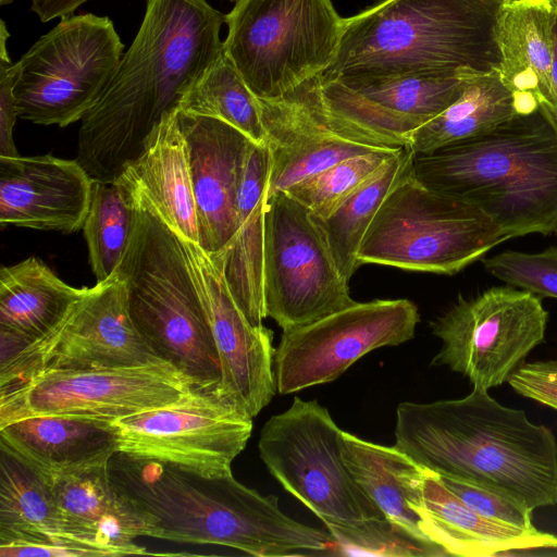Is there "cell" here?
Masks as SVG:
<instances>
[{
	"label": "cell",
	"mask_w": 557,
	"mask_h": 557,
	"mask_svg": "<svg viewBox=\"0 0 557 557\" xmlns=\"http://www.w3.org/2000/svg\"><path fill=\"white\" fill-rule=\"evenodd\" d=\"M225 24V53L259 99L274 100L324 73L344 17L331 0H237Z\"/></svg>",
	"instance_id": "ba28073f"
},
{
	"label": "cell",
	"mask_w": 557,
	"mask_h": 557,
	"mask_svg": "<svg viewBox=\"0 0 557 557\" xmlns=\"http://www.w3.org/2000/svg\"><path fill=\"white\" fill-rule=\"evenodd\" d=\"M504 0H380L344 18L324 78L498 70Z\"/></svg>",
	"instance_id": "5b68a950"
},
{
	"label": "cell",
	"mask_w": 557,
	"mask_h": 557,
	"mask_svg": "<svg viewBox=\"0 0 557 557\" xmlns=\"http://www.w3.org/2000/svg\"><path fill=\"white\" fill-rule=\"evenodd\" d=\"M183 243L221 362L220 392L253 418L276 391L273 333L250 323L231 294L220 262L199 244Z\"/></svg>",
	"instance_id": "ac0fdd59"
},
{
	"label": "cell",
	"mask_w": 557,
	"mask_h": 557,
	"mask_svg": "<svg viewBox=\"0 0 557 557\" xmlns=\"http://www.w3.org/2000/svg\"><path fill=\"white\" fill-rule=\"evenodd\" d=\"M228 1H231V2H234V1H235V2H236L237 0H228Z\"/></svg>",
	"instance_id": "f6af8a7d"
},
{
	"label": "cell",
	"mask_w": 557,
	"mask_h": 557,
	"mask_svg": "<svg viewBox=\"0 0 557 557\" xmlns=\"http://www.w3.org/2000/svg\"><path fill=\"white\" fill-rule=\"evenodd\" d=\"M342 445L346 466L384 517L432 542L424 534L422 520L428 469L395 446L368 442L345 431Z\"/></svg>",
	"instance_id": "83f0119b"
},
{
	"label": "cell",
	"mask_w": 557,
	"mask_h": 557,
	"mask_svg": "<svg viewBox=\"0 0 557 557\" xmlns=\"http://www.w3.org/2000/svg\"><path fill=\"white\" fill-rule=\"evenodd\" d=\"M178 110V109H177ZM177 110L165 116L143 152L116 178L185 240L199 243L186 139Z\"/></svg>",
	"instance_id": "603a6c76"
},
{
	"label": "cell",
	"mask_w": 557,
	"mask_h": 557,
	"mask_svg": "<svg viewBox=\"0 0 557 557\" xmlns=\"http://www.w3.org/2000/svg\"><path fill=\"white\" fill-rule=\"evenodd\" d=\"M548 312L540 296L494 286L458 299L432 323L442 346L431 366H445L488 391L510 374L545 337Z\"/></svg>",
	"instance_id": "8fae6325"
},
{
	"label": "cell",
	"mask_w": 557,
	"mask_h": 557,
	"mask_svg": "<svg viewBox=\"0 0 557 557\" xmlns=\"http://www.w3.org/2000/svg\"><path fill=\"white\" fill-rule=\"evenodd\" d=\"M412 158L408 147L401 148L329 216L320 219L312 214L338 271L348 282L359 267L357 253L367 230L388 194L411 172Z\"/></svg>",
	"instance_id": "1f68e13d"
},
{
	"label": "cell",
	"mask_w": 557,
	"mask_h": 557,
	"mask_svg": "<svg viewBox=\"0 0 557 557\" xmlns=\"http://www.w3.org/2000/svg\"><path fill=\"white\" fill-rule=\"evenodd\" d=\"M88 0H32L30 11L34 12L42 23L54 18H62L73 13Z\"/></svg>",
	"instance_id": "60d3db41"
},
{
	"label": "cell",
	"mask_w": 557,
	"mask_h": 557,
	"mask_svg": "<svg viewBox=\"0 0 557 557\" xmlns=\"http://www.w3.org/2000/svg\"><path fill=\"white\" fill-rule=\"evenodd\" d=\"M443 484L459 499L479 515L522 529H534L532 511L528 505L493 488L449 478L441 476Z\"/></svg>",
	"instance_id": "74e56055"
},
{
	"label": "cell",
	"mask_w": 557,
	"mask_h": 557,
	"mask_svg": "<svg viewBox=\"0 0 557 557\" xmlns=\"http://www.w3.org/2000/svg\"><path fill=\"white\" fill-rule=\"evenodd\" d=\"M135 201L133 234L115 271L132 320L161 360L199 388L219 391L221 362L183 239L149 206Z\"/></svg>",
	"instance_id": "8992f818"
},
{
	"label": "cell",
	"mask_w": 557,
	"mask_h": 557,
	"mask_svg": "<svg viewBox=\"0 0 557 557\" xmlns=\"http://www.w3.org/2000/svg\"><path fill=\"white\" fill-rule=\"evenodd\" d=\"M271 158L268 146L253 144L245 166L237 202V224L220 262L235 301L255 326L267 318L263 294L265 208Z\"/></svg>",
	"instance_id": "d4e9b609"
},
{
	"label": "cell",
	"mask_w": 557,
	"mask_h": 557,
	"mask_svg": "<svg viewBox=\"0 0 557 557\" xmlns=\"http://www.w3.org/2000/svg\"><path fill=\"white\" fill-rule=\"evenodd\" d=\"M53 536L75 537L48 480L0 446V542Z\"/></svg>",
	"instance_id": "4dcf8cb0"
},
{
	"label": "cell",
	"mask_w": 557,
	"mask_h": 557,
	"mask_svg": "<svg viewBox=\"0 0 557 557\" xmlns=\"http://www.w3.org/2000/svg\"><path fill=\"white\" fill-rule=\"evenodd\" d=\"M13 0H0V5H8L12 2Z\"/></svg>",
	"instance_id": "7bdbcfd3"
},
{
	"label": "cell",
	"mask_w": 557,
	"mask_h": 557,
	"mask_svg": "<svg viewBox=\"0 0 557 557\" xmlns=\"http://www.w3.org/2000/svg\"><path fill=\"white\" fill-rule=\"evenodd\" d=\"M412 175L463 200L508 239L557 226V122L542 106L471 139L413 153Z\"/></svg>",
	"instance_id": "277c9868"
},
{
	"label": "cell",
	"mask_w": 557,
	"mask_h": 557,
	"mask_svg": "<svg viewBox=\"0 0 557 557\" xmlns=\"http://www.w3.org/2000/svg\"><path fill=\"white\" fill-rule=\"evenodd\" d=\"M552 104L547 110L557 122V9L553 29Z\"/></svg>",
	"instance_id": "b9f144b4"
},
{
	"label": "cell",
	"mask_w": 557,
	"mask_h": 557,
	"mask_svg": "<svg viewBox=\"0 0 557 557\" xmlns=\"http://www.w3.org/2000/svg\"><path fill=\"white\" fill-rule=\"evenodd\" d=\"M136 210L131 190L121 181H94L82 230L97 282L115 274L133 234Z\"/></svg>",
	"instance_id": "836d02e7"
},
{
	"label": "cell",
	"mask_w": 557,
	"mask_h": 557,
	"mask_svg": "<svg viewBox=\"0 0 557 557\" xmlns=\"http://www.w3.org/2000/svg\"><path fill=\"white\" fill-rule=\"evenodd\" d=\"M177 120L188 148L198 244L218 256L236 230L239 188L255 143L218 119L177 110Z\"/></svg>",
	"instance_id": "ffe728a7"
},
{
	"label": "cell",
	"mask_w": 557,
	"mask_h": 557,
	"mask_svg": "<svg viewBox=\"0 0 557 557\" xmlns=\"http://www.w3.org/2000/svg\"><path fill=\"white\" fill-rule=\"evenodd\" d=\"M323 523L332 537L333 555L336 556H448L437 544L417 537L387 518Z\"/></svg>",
	"instance_id": "d590c367"
},
{
	"label": "cell",
	"mask_w": 557,
	"mask_h": 557,
	"mask_svg": "<svg viewBox=\"0 0 557 557\" xmlns=\"http://www.w3.org/2000/svg\"><path fill=\"white\" fill-rule=\"evenodd\" d=\"M471 71L420 72L391 76H320L331 110L401 147L409 135L461 95Z\"/></svg>",
	"instance_id": "d6986e66"
},
{
	"label": "cell",
	"mask_w": 557,
	"mask_h": 557,
	"mask_svg": "<svg viewBox=\"0 0 557 557\" xmlns=\"http://www.w3.org/2000/svg\"><path fill=\"white\" fill-rule=\"evenodd\" d=\"M41 260L29 257L0 270V331L28 344L58 326L85 296Z\"/></svg>",
	"instance_id": "f1b7e54d"
},
{
	"label": "cell",
	"mask_w": 557,
	"mask_h": 557,
	"mask_svg": "<svg viewBox=\"0 0 557 557\" xmlns=\"http://www.w3.org/2000/svg\"><path fill=\"white\" fill-rule=\"evenodd\" d=\"M420 466L509 495L533 510L557 504V440L486 389L463 398L404 401L395 445Z\"/></svg>",
	"instance_id": "7a4b0ae2"
},
{
	"label": "cell",
	"mask_w": 557,
	"mask_h": 557,
	"mask_svg": "<svg viewBox=\"0 0 557 557\" xmlns=\"http://www.w3.org/2000/svg\"><path fill=\"white\" fill-rule=\"evenodd\" d=\"M482 262L491 275L507 285L557 298V247L534 253L505 250Z\"/></svg>",
	"instance_id": "8d00e7d4"
},
{
	"label": "cell",
	"mask_w": 557,
	"mask_h": 557,
	"mask_svg": "<svg viewBox=\"0 0 557 557\" xmlns=\"http://www.w3.org/2000/svg\"><path fill=\"white\" fill-rule=\"evenodd\" d=\"M109 468L149 537L222 545L256 557L333 555L327 531L289 518L276 496L247 487L233 473L207 476L119 451Z\"/></svg>",
	"instance_id": "3957f363"
},
{
	"label": "cell",
	"mask_w": 557,
	"mask_h": 557,
	"mask_svg": "<svg viewBox=\"0 0 557 557\" xmlns=\"http://www.w3.org/2000/svg\"><path fill=\"white\" fill-rule=\"evenodd\" d=\"M263 294L267 317L283 331L356 302L311 211L285 191L265 208Z\"/></svg>",
	"instance_id": "7c38bea8"
},
{
	"label": "cell",
	"mask_w": 557,
	"mask_h": 557,
	"mask_svg": "<svg viewBox=\"0 0 557 557\" xmlns=\"http://www.w3.org/2000/svg\"><path fill=\"white\" fill-rule=\"evenodd\" d=\"M342 434L327 408L296 396L264 423L258 449L273 478L322 522L385 518L346 466Z\"/></svg>",
	"instance_id": "30bf717a"
},
{
	"label": "cell",
	"mask_w": 557,
	"mask_h": 557,
	"mask_svg": "<svg viewBox=\"0 0 557 557\" xmlns=\"http://www.w3.org/2000/svg\"><path fill=\"white\" fill-rule=\"evenodd\" d=\"M94 180L75 160L0 157V226L71 234L83 228Z\"/></svg>",
	"instance_id": "44dd1931"
},
{
	"label": "cell",
	"mask_w": 557,
	"mask_h": 557,
	"mask_svg": "<svg viewBox=\"0 0 557 557\" xmlns=\"http://www.w3.org/2000/svg\"><path fill=\"white\" fill-rule=\"evenodd\" d=\"M321 75L277 99H260L271 158L268 199L344 159L401 148L331 110L321 91Z\"/></svg>",
	"instance_id": "e0dca14e"
},
{
	"label": "cell",
	"mask_w": 557,
	"mask_h": 557,
	"mask_svg": "<svg viewBox=\"0 0 557 557\" xmlns=\"http://www.w3.org/2000/svg\"><path fill=\"white\" fill-rule=\"evenodd\" d=\"M519 113L517 97L498 70L470 73L460 97L414 129L407 147L413 153L432 152L476 137Z\"/></svg>",
	"instance_id": "f546056e"
},
{
	"label": "cell",
	"mask_w": 557,
	"mask_h": 557,
	"mask_svg": "<svg viewBox=\"0 0 557 557\" xmlns=\"http://www.w3.org/2000/svg\"><path fill=\"white\" fill-rule=\"evenodd\" d=\"M507 383L517 394L557 410V359L524 361Z\"/></svg>",
	"instance_id": "ab89813d"
},
{
	"label": "cell",
	"mask_w": 557,
	"mask_h": 557,
	"mask_svg": "<svg viewBox=\"0 0 557 557\" xmlns=\"http://www.w3.org/2000/svg\"><path fill=\"white\" fill-rule=\"evenodd\" d=\"M224 23L207 0H146L131 47L81 120L76 160L94 181H115L143 152L222 53Z\"/></svg>",
	"instance_id": "6da1fadb"
},
{
	"label": "cell",
	"mask_w": 557,
	"mask_h": 557,
	"mask_svg": "<svg viewBox=\"0 0 557 557\" xmlns=\"http://www.w3.org/2000/svg\"><path fill=\"white\" fill-rule=\"evenodd\" d=\"M123 54L124 44L108 16L62 17L18 60L14 88L18 117L60 127L81 121Z\"/></svg>",
	"instance_id": "9c48e42d"
},
{
	"label": "cell",
	"mask_w": 557,
	"mask_h": 557,
	"mask_svg": "<svg viewBox=\"0 0 557 557\" xmlns=\"http://www.w3.org/2000/svg\"><path fill=\"white\" fill-rule=\"evenodd\" d=\"M557 0H504L497 23L499 74L521 112L552 104L553 29Z\"/></svg>",
	"instance_id": "cb8c5ba5"
},
{
	"label": "cell",
	"mask_w": 557,
	"mask_h": 557,
	"mask_svg": "<svg viewBox=\"0 0 557 557\" xmlns=\"http://www.w3.org/2000/svg\"><path fill=\"white\" fill-rule=\"evenodd\" d=\"M508 240L474 206L418 182L412 170L388 194L367 230L358 264L453 275Z\"/></svg>",
	"instance_id": "52a82bcc"
},
{
	"label": "cell",
	"mask_w": 557,
	"mask_h": 557,
	"mask_svg": "<svg viewBox=\"0 0 557 557\" xmlns=\"http://www.w3.org/2000/svg\"><path fill=\"white\" fill-rule=\"evenodd\" d=\"M113 425L119 453L214 476L232 473L250 438L252 417L221 392L198 388Z\"/></svg>",
	"instance_id": "5bb4252c"
},
{
	"label": "cell",
	"mask_w": 557,
	"mask_h": 557,
	"mask_svg": "<svg viewBox=\"0 0 557 557\" xmlns=\"http://www.w3.org/2000/svg\"><path fill=\"white\" fill-rule=\"evenodd\" d=\"M110 459L44 475L73 536L102 549L107 556L147 554L135 542L139 536H149L147 523L113 481Z\"/></svg>",
	"instance_id": "7402d4cb"
},
{
	"label": "cell",
	"mask_w": 557,
	"mask_h": 557,
	"mask_svg": "<svg viewBox=\"0 0 557 557\" xmlns=\"http://www.w3.org/2000/svg\"><path fill=\"white\" fill-rule=\"evenodd\" d=\"M554 233H555V234H556V236H557V226H556V228H555V232H554Z\"/></svg>",
	"instance_id": "ee69618b"
},
{
	"label": "cell",
	"mask_w": 557,
	"mask_h": 557,
	"mask_svg": "<svg viewBox=\"0 0 557 557\" xmlns=\"http://www.w3.org/2000/svg\"><path fill=\"white\" fill-rule=\"evenodd\" d=\"M423 531L448 556L491 557L557 548V536L485 518L459 499L428 469L423 484Z\"/></svg>",
	"instance_id": "484cf974"
},
{
	"label": "cell",
	"mask_w": 557,
	"mask_h": 557,
	"mask_svg": "<svg viewBox=\"0 0 557 557\" xmlns=\"http://www.w3.org/2000/svg\"><path fill=\"white\" fill-rule=\"evenodd\" d=\"M198 388L190 377L166 361L123 368L51 370L0 388V426L46 414L114 421L176 403Z\"/></svg>",
	"instance_id": "4fadbf2b"
},
{
	"label": "cell",
	"mask_w": 557,
	"mask_h": 557,
	"mask_svg": "<svg viewBox=\"0 0 557 557\" xmlns=\"http://www.w3.org/2000/svg\"><path fill=\"white\" fill-rule=\"evenodd\" d=\"M161 360L136 329L126 287L114 274L88 287L65 319L0 363V388L51 370L135 367Z\"/></svg>",
	"instance_id": "9a60e30c"
},
{
	"label": "cell",
	"mask_w": 557,
	"mask_h": 557,
	"mask_svg": "<svg viewBox=\"0 0 557 557\" xmlns=\"http://www.w3.org/2000/svg\"><path fill=\"white\" fill-rule=\"evenodd\" d=\"M10 33L0 21V157L20 156L13 140V128L18 117L14 88L21 73V63H12L7 41Z\"/></svg>",
	"instance_id": "f35d334b"
},
{
	"label": "cell",
	"mask_w": 557,
	"mask_h": 557,
	"mask_svg": "<svg viewBox=\"0 0 557 557\" xmlns=\"http://www.w3.org/2000/svg\"><path fill=\"white\" fill-rule=\"evenodd\" d=\"M401 148L379 149L344 159L296 183L285 193L306 206L315 218H326Z\"/></svg>",
	"instance_id": "e575fe53"
},
{
	"label": "cell",
	"mask_w": 557,
	"mask_h": 557,
	"mask_svg": "<svg viewBox=\"0 0 557 557\" xmlns=\"http://www.w3.org/2000/svg\"><path fill=\"white\" fill-rule=\"evenodd\" d=\"M178 110L221 120L255 144H267L260 99L248 87L224 48L183 96Z\"/></svg>",
	"instance_id": "d6a6232c"
},
{
	"label": "cell",
	"mask_w": 557,
	"mask_h": 557,
	"mask_svg": "<svg viewBox=\"0 0 557 557\" xmlns=\"http://www.w3.org/2000/svg\"><path fill=\"white\" fill-rule=\"evenodd\" d=\"M418 322L412 301L376 299L283 331L273 360L276 392L330 383L368 352L411 339Z\"/></svg>",
	"instance_id": "2e32d148"
},
{
	"label": "cell",
	"mask_w": 557,
	"mask_h": 557,
	"mask_svg": "<svg viewBox=\"0 0 557 557\" xmlns=\"http://www.w3.org/2000/svg\"><path fill=\"white\" fill-rule=\"evenodd\" d=\"M0 446L45 475L117 451L113 421L62 414L27 417L0 426Z\"/></svg>",
	"instance_id": "4316f807"
}]
</instances>
